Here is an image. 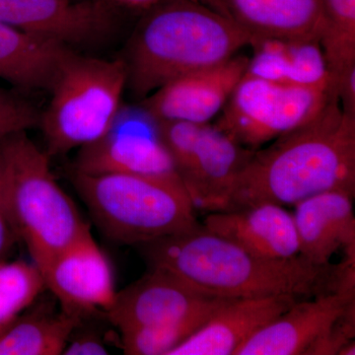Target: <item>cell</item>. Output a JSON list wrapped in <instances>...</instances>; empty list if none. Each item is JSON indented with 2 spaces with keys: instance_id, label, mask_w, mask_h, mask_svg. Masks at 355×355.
<instances>
[{
  "instance_id": "6da1fadb",
  "label": "cell",
  "mask_w": 355,
  "mask_h": 355,
  "mask_svg": "<svg viewBox=\"0 0 355 355\" xmlns=\"http://www.w3.org/2000/svg\"><path fill=\"white\" fill-rule=\"evenodd\" d=\"M256 149L220 211L263 202L295 205L331 190L355 193V118L333 98L319 114Z\"/></svg>"
},
{
  "instance_id": "7a4b0ae2",
  "label": "cell",
  "mask_w": 355,
  "mask_h": 355,
  "mask_svg": "<svg viewBox=\"0 0 355 355\" xmlns=\"http://www.w3.org/2000/svg\"><path fill=\"white\" fill-rule=\"evenodd\" d=\"M139 248L150 268L172 273L216 297L291 296L302 300L336 291V265H315L300 254L291 260H266L200 222Z\"/></svg>"
},
{
  "instance_id": "3957f363",
  "label": "cell",
  "mask_w": 355,
  "mask_h": 355,
  "mask_svg": "<svg viewBox=\"0 0 355 355\" xmlns=\"http://www.w3.org/2000/svg\"><path fill=\"white\" fill-rule=\"evenodd\" d=\"M250 40L230 18L200 2L160 0L128 42L125 90L142 101L172 79L226 62Z\"/></svg>"
},
{
  "instance_id": "277c9868",
  "label": "cell",
  "mask_w": 355,
  "mask_h": 355,
  "mask_svg": "<svg viewBox=\"0 0 355 355\" xmlns=\"http://www.w3.org/2000/svg\"><path fill=\"white\" fill-rule=\"evenodd\" d=\"M4 210L33 263L44 270L58 253L87 232L71 198L58 184L49 154L26 135L0 139Z\"/></svg>"
},
{
  "instance_id": "5b68a950",
  "label": "cell",
  "mask_w": 355,
  "mask_h": 355,
  "mask_svg": "<svg viewBox=\"0 0 355 355\" xmlns=\"http://www.w3.org/2000/svg\"><path fill=\"white\" fill-rule=\"evenodd\" d=\"M73 184L103 233L121 244H146L197 225L181 180L73 172Z\"/></svg>"
},
{
  "instance_id": "8992f818",
  "label": "cell",
  "mask_w": 355,
  "mask_h": 355,
  "mask_svg": "<svg viewBox=\"0 0 355 355\" xmlns=\"http://www.w3.org/2000/svg\"><path fill=\"white\" fill-rule=\"evenodd\" d=\"M127 69L123 58L108 60L77 51L51 89L40 116L49 155L83 148L102 137L123 107Z\"/></svg>"
},
{
  "instance_id": "52a82bcc",
  "label": "cell",
  "mask_w": 355,
  "mask_h": 355,
  "mask_svg": "<svg viewBox=\"0 0 355 355\" xmlns=\"http://www.w3.org/2000/svg\"><path fill=\"white\" fill-rule=\"evenodd\" d=\"M333 98L329 89L284 85L244 74L214 125L256 150L307 123Z\"/></svg>"
},
{
  "instance_id": "ba28073f",
  "label": "cell",
  "mask_w": 355,
  "mask_h": 355,
  "mask_svg": "<svg viewBox=\"0 0 355 355\" xmlns=\"http://www.w3.org/2000/svg\"><path fill=\"white\" fill-rule=\"evenodd\" d=\"M158 123L178 177L196 210L220 211L236 177L254 150L238 144L214 123Z\"/></svg>"
},
{
  "instance_id": "9c48e42d",
  "label": "cell",
  "mask_w": 355,
  "mask_h": 355,
  "mask_svg": "<svg viewBox=\"0 0 355 355\" xmlns=\"http://www.w3.org/2000/svg\"><path fill=\"white\" fill-rule=\"evenodd\" d=\"M355 298L324 293L296 301L235 355H338L354 340Z\"/></svg>"
},
{
  "instance_id": "30bf717a",
  "label": "cell",
  "mask_w": 355,
  "mask_h": 355,
  "mask_svg": "<svg viewBox=\"0 0 355 355\" xmlns=\"http://www.w3.org/2000/svg\"><path fill=\"white\" fill-rule=\"evenodd\" d=\"M74 172L179 178L158 121L140 104L123 105L107 132L80 148Z\"/></svg>"
},
{
  "instance_id": "8fae6325",
  "label": "cell",
  "mask_w": 355,
  "mask_h": 355,
  "mask_svg": "<svg viewBox=\"0 0 355 355\" xmlns=\"http://www.w3.org/2000/svg\"><path fill=\"white\" fill-rule=\"evenodd\" d=\"M0 22L77 51L111 39L119 16L102 0H0Z\"/></svg>"
},
{
  "instance_id": "7c38bea8",
  "label": "cell",
  "mask_w": 355,
  "mask_h": 355,
  "mask_svg": "<svg viewBox=\"0 0 355 355\" xmlns=\"http://www.w3.org/2000/svg\"><path fill=\"white\" fill-rule=\"evenodd\" d=\"M197 291L161 268L150 272L116 293L107 311L111 323L125 331L141 327L179 323L218 309L226 300Z\"/></svg>"
},
{
  "instance_id": "4fadbf2b",
  "label": "cell",
  "mask_w": 355,
  "mask_h": 355,
  "mask_svg": "<svg viewBox=\"0 0 355 355\" xmlns=\"http://www.w3.org/2000/svg\"><path fill=\"white\" fill-rule=\"evenodd\" d=\"M46 288L62 311L83 317L93 311L107 312L116 293L113 268L90 230L58 253L41 270Z\"/></svg>"
},
{
  "instance_id": "5bb4252c",
  "label": "cell",
  "mask_w": 355,
  "mask_h": 355,
  "mask_svg": "<svg viewBox=\"0 0 355 355\" xmlns=\"http://www.w3.org/2000/svg\"><path fill=\"white\" fill-rule=\"evenodd\" d=\"M248 62L246 55H236L221 64L184 74L161 86L139 104L158 121L210 123L246 73Z\"/></svg>"
},
{
  "instance_id": "9a60e30c",
  "label": "cell",
  "mask_w": 355,
  "mask_h": 355,
  "mask_svg": "<svg viewBox=\"0 0 355 355\" xmlns=\"http://www.w3.org/2000/svg\"><path fill=\"white\" fill-rule=\"evenodd\" d=\"M202 225L266 260H291L300 254L292 212L277 203L209 212Z\"/></svg>"
},
{
  "instance_id": "2e32d148",
  "label": "cell",
  "mask_w": 355,
  "mask_h": 355,
  "mask_svg": "<svg viewBox=\"0 0 355 355\" xmlns=\"http://www.w3.org/2000/svg\"><path fill=\"white\" fill-rule=\"evenodd\" d=\"M296 301L291 296L228 299L170 355H235L243 343Z\"/></svg>"
},
{
  "instance_id": "e0dca14e",
  "label": "cell",
  "mask_w": 355,
  "mask_h": 355,
  "mask_svg": "<svg viewBox=\"0 0 355 355\" xmlns=\"http://www.w3.org/2000/svg\"><path fill=\"white\" fill-rule=\"evenodd\" d=\"M354 193L331 190L317 193L294 205L293 216L300 256L318 266L355 247Z\"/></svg>"
},
{
  "instance_id": "ac0fdd59",
  "label": "cell",
  "mask_w": 355,
  "mask_h": 355,
  "mask_svg": "<svg viewBox=\"0 0 355 355\" xmlns=\"http://www.w3.org/2000/svg\"><path fill=\"white\" fill-rule=\"evenodd\" d=\"M77 51L0 22V78L21 93L49 91Z\"/></svg>"
},
{
  "instance_id": "d6986e66",
  "label": "cell",
  "mask_w": 355,
  "mask_h": 355,
  "mask_svg": "<svg viewBox=\"0 0 355 355\" xmlns=\"http://www.w3.org/2000/svg\"><path fill=\"white\" fill-rule=\"evenodd\" d=\"M249 46L253 55L245 74L284 85L329 89L334 93L318 40L253 39Z\"/></svg>"
},
{
  "instance_id": "ffe728a7",
  "label": "cell",
  "mask_w": 355,
  "mask_h": 355,
  "mask_svg": "<svg viewBox=\"0 0 355 355\" xmlns=\"http://www.w3.org/2000/svg\"><path fill=\"white\" fill-rule=\"evenodd\" d=\"M222 6L224 15L251 40L319 41L321 36V0H222Z\"/></svg>"
},
{
  "instance_id": "44dd1931",
  "label": "cell",
  "mask_w": 355,
  "mask_h": 355,
  "mask_svg": "<svg viewBox=\"0 0 355 355\" xmlns=\"http://www.w3.org/2000/svg\"><path fill=\"white\" fill-rule=\"evenodd\" d=\"M80 323V317L64 311L22 314L0 336V355L62 354Z\"/></svg>"
},
{
  "instance_id": "7402d4cb",
  "label": "cell",
  "mask_w": 355,
  "mask_h": 355,
  "mask_svg": "<svg viewBox=\"0 0 355 355\" xmlns=\"http://www.w3.org/2000/svg\"><path fill=\"white\" fill-rule=\"evenodd\" d=\"M321 7L319 42L334 91L336 79L355 67V0H321Z\"/></svg>"
},
{
  "instance_id": "603a6c76",
  "label": "cell",
  "mask_w": 355,
  "mask_h": 355,
  "mask_svg": "<svg viewBox=\"0 0 355 355\" xmlns=\"http://www.w3.org/2000/svg\"><path fill=\"white\" fill-rule=\"evenodd\" d=\"M46 288L38 266L24 261H0V336Z\"/></svg>"
},
{
  "instance_id": "cb8c5ba5",
  "label": "cell",
  "mask_w": 355,
  "mask_h": 355,
  "mask_svg": "<svg viewBox=\"0 0 355 355\" xmlns=\"http://www.w3.org/2000/svg\"><path fill=\"white\" fill-rule=\"evenodd\" d=\"M216 310L179 323L141 327L121 331L123 352L130 355H170L173 350L197 331Z\"/></svg>"
},
{
  "instance_id": "d4e9b609",
  "label": "cell",
  "mask_w": 355,
  "mask_h": 355,
  "mask_svg": "<svg viewBox=\"0 0 355 355\" xmlns=\"http://www.w3.org/2000/svg\"><path fill=\"white\" fill-rule=\"evenodd\" d=\"M41 113L19 91L0 89V139L39 125Z\"/></svg>"
},
{
  "instance_id": "484cf974",
  "label": "cell",
  "mask_w": 355,
  "mask_h": 355,
  "mask_svg": "<svg viewBox=\"0 0 355 355\" xmlns=\"http://www.w3.org/2000/svg\"><path fill=\"white\" fill-rule=\"evenodd\" d=\"M65 355H104L109 354L106 343L101 336L92 331L76 334L73 331L64 350Z\"/></svg>"
},
{
  "instance_id": "4316f807",
  "label": "cell",
  "mask_w": 355,
  "mask_h": 355,
  "mask_svg": "<svg viewBox=\"0 0 355 355\" xmlns=\"http://www.w3.org/2000/svg\"><path fill=\"white\" fill-rule=\"evenodd\" d=\"M17 241L18 237L12 224L9 220L6 210L0 207V261L7 260Z\"/></svg>"
},
{
  "instance_id": "83f0119b",
  "label": "cell",
  "mask_w": 355,
  "mask_h": 355,
  "mask_svg": "<svg viewBox=\"0 0 355 355\" xmlns=\"http://www.w3.org/2000/svg\"><path fill=\"white\" fill-rule=\"evenodd\" d=\"M112 6H123L128 8L147 9L155 6L160 0H102Z\"/></svg>"
},
{
  "instance_id": "f1b7e54d",
  "label": "cell",
  "mask_w": 355,
  "mask_h": 355,
  "mask_svg": "<svg viewBox=\"0 0 355 355\" xmlns=\"http://www.w3.org/2000/svg\"><path fill=\"white\" fill-rule=\"evenodd\" d=\"M196 1L200 2V3L210 7V8L214 9V10H216L217 12L221 13L222 15H224L222 0H196Z\"/></svg>"
},
{
  "instance_id": "f546056e",
  "label": "cell",
  "mask_w": 355,
  "mask_h": 355,
  "mask_svg": "<svg viewBox=\"0 0 355 355\" xmlns=\"http://www.w3.org/2000/svg\"><path fill=\"white\" fill-rule=\"evenodd\" d=\"M355 354V342L354 340H350L347 345H343V349L338 352V355H354Z\"/></svg>"
},
{
  "instance_id": "4dcf8cb0",
  "label": "cell",
  "mask_w": 355,
  "mask_h": 355,
  "mask_svg": "<svg viewBox=\"0 0 355 355\" xmlns=\"http://www.w3.org/2000/svg\"><path fill=\"white\" fill-rule=\"evenodd\" d=\"M0 207L4 209V184L1 168H0Z\"/></svg>"
}]
</instances>
